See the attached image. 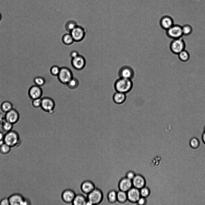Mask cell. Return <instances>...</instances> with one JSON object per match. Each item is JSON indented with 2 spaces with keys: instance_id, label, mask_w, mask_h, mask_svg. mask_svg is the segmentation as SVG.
<instances>
[{
  "instance_id": "ac0fdd59",
  "label": "cell",
  "mask_w": 205,
  "mask_h": 205,
  "mask_svg": "<svg viewBox=\"0 0 205 205\" xmlns=\"http://www.w3.org/2000/svg\"><path fill=\"white\" fill-rule=\"evenodd\" d=\"M94 183L92 181L86 180L81 184L80 188L83 193L88 194L95 188Z\"/></svg>"
},
{
  "instance_id": "1f68e13d",
  "label": "cell",
  "mask_w": 205,
  "mask_h": 205,
  "mask_svg": "<svg viewBox=\"0 0 205 205\" xmlns=\"http://www.w3.org/2000/svg\"><path fill=\"white\" fill-rule=\"evenodd\" d=\"M11 147L4 142L0 145V152L3 154H6L10 151Z\"/></svg>"
},
{
  "instance_id": "2e32d148",
  "label": "cell",
  "mask_w": 205,
  "mask_h": 205,
  "mask_svg": "<svg viewBox=\"0 0 205 205\" xmlns=\"http://www.w3.org/2000/svg\"><path fill=\"white\" fill-rule=\"evenodd\" d=\"M132 181L133 187L139 189L145 186V179L143 176L140 174H136Z\"/></svg>"
},
{
  "instance_id": "e0dca14e",
  "label": "cell",
  "mask_w": 205,
  "mask_h": 205,
  "mask_svg": "<svg viewBox=\"0 0 205 205\" xmlns=\"http://www.w3.org/2000/svg\"><path fill=\"white\" fill-rule=\"evenodd\" d=\"M132 187V180L125 177L121 178L118 184L119 190L125 192H127Z\"/></svg>"
},
{
  "instance_id": "8fae6325",
  "label": "cell",
  "mask_w": 205,
  "mask_h": 205,
  "mask_svg": "<svg viewBox=\"0 0 205 205\" xmlns=\"http://www.w3.org/2000/svg\"><path fill=\"white\" fill-rule=\"evenodd\" d=\"M127 200L130 202L136 203L141 197L139 189L132 187L127 192Z\"/></svg>"
},
{
  "instance_id": "d6a6232c",
  "label": "cell",
  "mask_w": 205,
  "mask_h": 205,
  "mask_svg": "<svg viewBox=\"0 0 205 205\" xmlns=\"http://www.w3.org/2000/svg\"><path fill=\"white\" fill-rule=\"evenodd\" d=\"M141 196L147 198L150 195V191L149 188L145 186L139 189Z\"/></svg>"
},
{
  "instance_id": "f1b7e54d",
  "label": "cell",
  "mask_w": 205,
  "mask_h": 205,
  "mask_svg": "<svg viewBox=\"0 0 205 205\" xmlns=\"http://www.w3.org/2000/svg\"><path fill=\"white\" fill-rule=\"evenodd\" d=\"M33 82L35 85L41 87L45 85L46 81L43 77H38L34 78Z\"/></svg>"
},
{
  "instance_id": "277c9868",
  "label": "cell",
  "mask_w": 205,
  "mask_h": 205,
  "mask_svg": "<svg viewBox=\"0 0 205 205\" xmlns=\"http://www.w3.org/2000/svg\"><path fill=\"white\" fill-rule=\"evenodd\" d=\"M185 41L181 38L172 40L170 44V49L173 53L178 55L185 49Z\"/></svg>"
},
{
  "instance_id": "52a82bcc",
  "label": "cell",
  "mask_w": 205,
  "mask_h": 205,
  "mask_svg": "<svg viewBox=\"0 0 205 205\" xmlns=\"http://www.w3.org/2000/svg\"><path fill=\"white\" fill-rule=\"evenodd\" d=\"M55 107V102L52 98L48 97L41 98V107L43 111L51 114L54 112Z\"/></svg>"
},
{
  "instance_id": "ba28073f",
  "label": "cell",
  "mask_w": 205,
  "mask_h": 205,
  "mask_svg": "<svg viewBox=\"0 0 205 205\" xmlns=\"http://www.w3.org/2000/svg\"><path fill=\"white\" fill-rule=\"evenodd\" d=\"M135 72L134 69L129 65L121 66L118 71L119 77L131 79L134 78Z\"/></svg>"
},
{
  "instance_id": "5bb4252c",
  "label": "cell",
  "mask_w": 205,
  "mask_h": 205,
  "mask_svg": "<svg viewBox=\"0 0 205 205\" xmlns=\"http://www.w3.org/2000/svg\"><path fill=\"white\" fill-rule=\"evenodd\" d=\"M75 192L72 190L67 189L63 191L61 197L63 201L67 204L72 203L76 195Z\"/></svg>"
},
{
  "instance_id": "4fadbf2b",
  "label": "cell",
  "mask_w": 205,
  "mask_h": 205,
  "mask_svg": "<svg viewBox=\"0 0 205 205\" xmlns=\"http://www.w3.org/2000/svg\"><path fill=\"white\" fill-rule=\"evenodd\" d=\"M28 94L30 98L33 100L41 98L43 95V91L41 87L34 85L29 88Z\"/></svg>"
},
{
  "instance_id": "cb8c5ba5",
  "label": "cell",
  "mask_w": 205,
  "mask_h": 205,
  "mask_svg": "<svg viewBox=\"0 0 205 205\" xmlns=\"http://www.w3.org/2000/svg\"><path fill=\"white\" fill-rule=\"evenodd\" d=\"M178 55L179 60L184 62L188 61L190 58L189 53L185 49L179 53Z\"/></svg>"
},
{
  "instance_id": "74e56055",
  "label": "cell",
  "mask_w": 205,
  "mask_h": 205,
  "mask_svg": "<svg viewBox=\"0 0 205 205\" xmlns=\"http://www.w3.org/2000/svg\"><path fill=\"white\" fill-rule=\"evenodd\" d=\"M147 203L146 198L141 196L136 203L139 205H144L146 204Z\"/></svg>"
},
{
  "instance_id": "8d00e7d4",
  "label": "cell",
  "mask_w": 205,
  "mask_h": 205,
  "mask_svg": "<svg viewBox=\"0 0 205 205\" xmlns=\"http://www.w3.org/2000/svg\"><path fill=\"white\" fill-rule=\"evenodd\" d=\"M136 175V174L133 171L130 170L127 172L125 177L132 180Z\"/></svg>"
},
{
  "instance_id": "8992f818",
  "label": "cell",
  "mask_w": 205,
  "mask_h": 205,
  "mask_svg": "<svg viewBox=\"0 0 205 205\" xmlns=\"http://www.w3.org/2000/svg\"><path fill=\"white\" fill-rule=\"evenodd\" d=\"M57 77L60 82L66 84L73 77V76L70 69L67 67H63L60 68Z\"/></svg>"
},
{
  "instance_id": "9a60e30c",
  "label": "cell",
  "mask_w": 205,
  "mask_h": 205,
  "mask_svg": "<svg viewBox=\"0 0 205 205\" xmlns=\"http://www.w3.org/2000/svg\"><path fill=\"white\" fill-rule=\"evenodd\" d=\"M159 24L161 27L165 30L168 29L174 24L173 18L167 15L161 18Z\"/></svg>"
},
{
  "instance_id": "e575fe53",
  "label": "cell",
  "mask_w": 205,
  "mask_h": 205,
  "mask_svg": "<svg viewBox=\"0 0 205 205\" xmlns=\"http://www.w3.org/2000/svg\"><path fill=\"white\" fill-rule=\"evenodd\" d=\"M60 68L57 66H53L50 69V73L54 76H57L60 72Z\"/></svg>"
},
{
  "instance_id": "836d02e7",
  "label": "cell",
  "mask_w": 205,
  "mask_h": 205,
  "mask_svg": "<svg viewBox=\"0 0 205 205\" xmlns=\"http://www.w3.org/2000/svg\"><path fill=\"white\" fill-rule=\"evenodd\" d=\"M189 144L191 147L193 149H196L198 148L200 145L199 140L196 137H193L190 140Z\"/></svg>"
},
{
  "instance_id": "484cf974",
  "label": "cell",
  "mask_w": 205,
  "mask_h": 205,
  "mask_svg": "<svg viewBox=\"0 0 205 205\" xmlns=\"http://www.w3.org/2000/svg\"><path fill=\"white\" fill-rule=\"evenodd\" d=\"M62 41L63 44L66 45H70L74 41L70 33L64 34L62 37Z\"/></svg>"
},
{
  "instance_id": "d4e9b609",
  "label": "cell",
  "mask_w": 205,
  "mask_h": 205,
  "mask_svg": "<svg viewBox=\"0 0 205 205\" xmlns=\"http://www.w3.org/2000/svg\"><path fill=\"white\" fill-rule=\"evenodd\" d=\"M117 192L114 190L109 191L107 195V198L110 203H113L117 201Z\"/></svg>"
},
{
  "instance_id": "b9f144b4",
  "label": "cell",
  "mask_w": 205,
  "mask_h": 205,
  "mask_svg": "<svg viewBox=\"0 0 205 205\" xmlns=\"http://www.w3.org/2000/svg\"><path fill=\"white\" fill-rule=\"evenodd\" d=\"M202 138L203 142L205 144V130L203 133Z\"/></svg>"
},
{
  "instance_id": "603a6c76",
  "label": "cell",
  "mask_w": 205,
  "mask_h": 205,
  "mask_svg": "<svg viewBox=\"0 0 205 205\" xmlns=\"http://www.w3.org/2000/svg\"><path fill=\"white\" fill-rule=\"evenodd\" d=\"M13 108V105L10 102L6 101L3 102L1 105L0 109L2 111L5 113Z\"/></svg>"
},
{
  "instance_id": "4dcf8cb0",
  "label": "cell",
  "mask_w": 205,
  "mask_h": 205,
  "mask_svg": "<svg viewBox=\"0 0 205 205\" xmlns=\"http://www.w3.org/2000/svg\"><path fill=\"white\" fill-rule=\"evenodd\" d=\"M1 125L2 129L6 133L12 130L14 125L5 121Z\"/></svg>"
},
{
  "instance_id": "d590c367",
  "label": "cell",
  "mask_w": 205,
  "mask_h": 205,
  "mask_svg": "<svg viewBox=\"0 0 205 205\" xmlns=\"http://www.w3.org/2000/svg\"><path fill=\"white\" fill-rule=\"evenodd\" d=\"M41 98H38L32 100V104L35 108H38L41 107Z\"/></svg>"
},
{
  "instance_id": "ab89813d",
  "label": "cell",
  "mask_w": 205,
  "mask_h": 205,
  "mask_svg": "<svg viewBox=\"0 0 205 205\" xmlns=\"http://www.w3.org/2000/svg\"><path fill=\"white\" fill-rule=\"evenodd\" d=\"M72 59L76 57L79 55L78 52L76 50L72 51L70 54Z\"/></svg>"
},
{
  "instance_id": "9c48e42d",
  "label": "cell",
  "mask_w": 205,
  "mask_h": 205,
  "mask_svg": "<svg viewBox=\"0 0 205 205\" xmlns=\"http://www.w3.org/2000/svg\"><path fill=\"white\" fill-rule=\"evenodd\" d=\"M70 33L74 41L76 42H79L82 40L85 35V32L84 29L78 25L72 30Z\"/></svg>"
},
{
  "instance_id": "5b68a950",
  "label": "cell",
  "mask_w": 205,
  "mask_h": 205,
  "mask_svg": "<svg viewBox=\"0 0 205 205\" xmlns=\"http://www.w3.org/2000/svg\"><path fill=\"white\" fill-rule=\"evenodd\" d=\"M166 35L170 38L173 39L182 38L183 36L182 26L178 24H174L166 30Z\"/></svg>"
},
{
  "instance_id": "3957f363",
  "label": "cell",
  "mask_w": 205,
  "mask_h": 205,
  "mask_svg": "<svg viewBox=\"0 0 205 205\" xmlns=\"http://www.w3.org/2000/svg\"><path fill=\"white\" fill-rule=\"evenodd\" d=\"M20 140L19 134L16 131L12 130L4 134V142L11 147L18 144Z\"/></svg>"
},
{
  "instance_id": "d6986e66",
  "label": "cell",
  "mask_w": 205,
  "mask_h": 205,
  "mask_svg": "<svg viewBox=\"0 0 205 205\" xmlns=\"http://www.w3.org/2000/svg\"><path fill=\"white\" fill-rule=\"evenodd\" d=\"M8 198L10 205H22L25 199L21 194L18 193L12 194Z\"/></svg>"
},
{
  "instance_id": "30bf717a",
  "label": "cell",
  "mask_w": 205,
  "mask_h": 205,
  "mask_svg": "<svg viewBox=\"0 0 205 205\" xmlns=\"http://www.w3.org/2000/svg\"><path fill=\"white\" fill-rule=\"evenodd\" d=\"M5 116L6 121L13 125L17 123L20 118L19 113L14 108L5 113Z\"/></svg>"
},
{
  "instance_id": "7a4b0ae2",
  "label": "cell",
  "mask_w": 205,
  "mask_h": 205,
  "mask_svg": "<svg viewBox=\"0 0 205 205\" xmlns=\"http://www.w3.org/2000/svg\"><path fill=\"white\" fill-rule=\"evenodd\" d=\"M87 195V201L86 205L99 204L101 202L103 197L102 191L96 188Z\"/></svg>"
},
{
  "instance_id": "6da1fadb",
  "label": "cell",
  "mask_w": 205,
  "mask_h": 205,
  "mask_svg": "<svg viewBox=\"0 0 205 205\" xmlns=\"http://www.w3.org/2000/svg\"><path fill=\"white\" fill-rule=\"evenodd\" d=\"M133 86L131 79L119 77L115 82L114 87L116 92L126 94L132 89Z\"/></svg>"
},
{
  "instance_id": "44dd1931",
  "label": "cell",
  "mask_w": 205,
  "mask_h": 205,
  "mask_svg": "<svg viewBox=\"0 0 205 205\" xmlns=\"http://www.w3.org/2000/svg\"><path fill=\"white\" fill-rule=\"evenodd\" d=\"M87 198L81 194H76L72 203L74 205H85L87 202Z\"/></svg>"
},
{
  "instance_id": "ffe728a7",
  "label": "cell",
  "mask_w": 205,
  "mask_h": 205,
  "mask_svg": "<svg viewBox=\"0 0 205 205\" xmlns=\"http://www.w3.org/2000/svg\"><path fill=\"white\" fill-rule=\"evenodd\" d=\"M126 99V94L116 92L113 96V101L118 104H123L125 101Z\"/></svg>"
},
{
  "instance_id": "7c38bea8",
  "label": "cell",
  "mask_w": 205,
  "mask_h": 205,
  "mask_svg": "<svg viewBox=\"0 0 205 205\" xmlns=\"http://www.w3.org/2000/svg\"><path fill=\"white\" fill-rule=\"evenodd\" d=\"M71 64L75 69L80 70L82 69L86 65V60L82 56L79 55L75 58L72 59Z\"/></svg>"
},
{
  "instance_id": "f546056e",
  "label": "cell",
  "mask_w": 205,
  "mask_h": 205,
  "mask_svg": "<svg viewBox=\"0 0 205 205\" xmlns=\"http://www.w3.org/2000/svg\"><path fill=\"white\" fill-rule=\"evenodd\" d=\"M78 25L77 23L74 21L70 20L66 23L65 27L66 30L70 32Z\"/></svg>"
},
{
  "instance_id": "7402d4cb",
  "label": "cell",
  "mask_w": 205,
  "mask_h": 205,
  "mask_svg": "<svg viewBox=\"0 0 205 205\" xmlns=\"http://www.w3.org/2000/svg\"><path fill=\"white\" fill-rule=\"evenodd\" d=\"M117 201L120 203H125L127 200V192L119 190L117 192Z\"/></svg>"
},
{
  "instance_id": "f35d334b",
  "label": "cell",
  "mask_w": 205,
  "mask_h": 205,
  "mask_svg": "<svg viewBox=\"0 0 205 205\" xmlns=\"http://www.w3.org/2000/svg\"><path fill=\"white\" fill-rule=\"evenodd\" d=\"M10 205L8 198H4L0 201V205Z\"/></svg>"
},
{
  "instance_id": "4316f807",
  "label": "cell",
  "mask_w": 205,
  "mask_h": 205,
  "mask_svg": "<svg viewBox=\"0 0 205 205\" xmlns=\"http://www.w3.org/2000/svg\"><path fill=\"white\" fill-rule=\"evenodd\" d=\"M183 35L188 36L191 34L193 29L191 26L189 24H185L182 26Z\"/></svg>"
},
{
  "instance_id": "60d3db41",
  "label": "cell",
  "mask_w": 205,
  "mask_h": 205,
  "mask_svg": "<svg viewBox=\"0 0 205 205\" xmlns=\"http://www.w3.org/2000/svg\"><path fill=\"white\" fill-rule=\"evenodd\" d=\"M4 134L2 132L0 131V145L4 143L3 139Z\"/></svg>"
},
{
  "instance_id": "7bdbcfd3",
  "label": "cell",
  "mask_w": 205,
  "mask_h": 205,
  "mask_svg": "<svg viewBox=\"0 0 205 205\" xmlns=\"http://www.w3.org/2000/svg\"></svg>"
},
{
  "instance_id": "83f0119b",
  "label": "cell",
  "mask_w": 205,
  "mask_h": 205,
  "mask_svg": "<svg viewBox=\"0 0 205 205\" xmlns=\"http://www.w3.org/2000/svg\"><path fill=\"white\" fill-rule=\"evenodd\" d=\"M66 84L69 88L75 89L79 86V82L77 78L73 77Z\"/></svg>"
}]
</instances>
